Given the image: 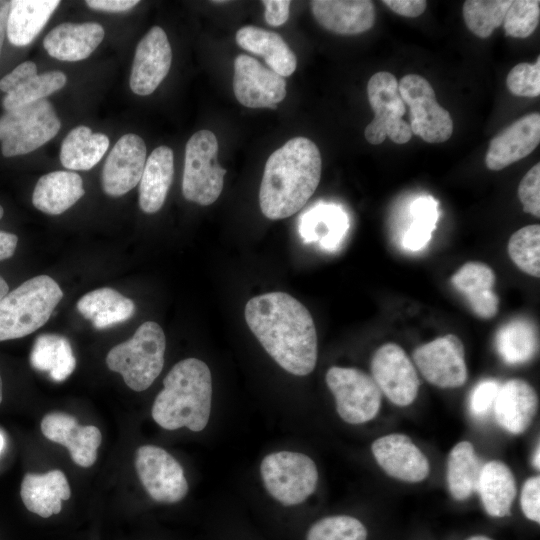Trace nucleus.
Wrapping results in <instances>:
<instances>
[{
    "mask_svg": "<svg viewBox=\"0 0 540 540\" xmlns=\"http://www.w3.org/2000/svg\"><path fill=\"white\" fill-rule=\"evenodd\" d=\"M245 320L266 352L287 372L310 374L317 362L318 340L308 309L285 292H269L251 298Z\"/></svg>",
    "mask_w": 540,
    "mask_h": 540,
    "instance_id": "1",
    "label": "nucleus"
},
{
    "mask_svg": "<svg viewBox=\"0 0 540 540\" xmlns=\"http://www.w3.org/2000/svg\"><path fill=\"white\" fill-rule=\"evenodd\" d=\"M322 160L317 145L295 137L267 159L259 190L263 215L271 220L297 213L314 194L321 178Z\"/></svg>",
    "mask_w": 540,
    "mask_h": 540,
    "instance_id": "2",
    "label": "nucleus"
},
{
    "mask_svg": "<svg viewBox=\"0 0 540 540\" xmlns=\"http://www.w3.org/2000/svg\"><path fill=\"white\" fill-rule=\"evenodd\" d=\"M212 403V376L205 362L186 358L176 363L163 381L151 415L163 429L186 427L202 431L208 424Z\"/></svg>",
    "mask_w": 540,
    "mask_h": 540,
    "instance_id": "3",
    "label": "nucleus"
},
{
    "mask_svg": "<svg viewBox=\"0 0 540 540\" xmlns=\"http://www.w3.org/2000/svg\"><path fill=\"white\" fill-rule=\"evenodd\" d=\"M63 292L48 275L32 277L0 300V341L27 336L42 327Z\"/></svg>",
    "mask_w": 540,
    "mask_h": 540,
    "instance_id": "4",
    "label": "nucleus"
},
{
    "mask_svg": "<svg viewBox=\"0 0 540 540\" xmlns=\"http://www.w3.org/2000/svg\"><path fill=\"white\" fill-rule=\"evenodd\" d=\"M165 334L153 321L141 324L132 338L114 346L107 354L106 364L120 373L126 385L137 392L148 389L164 365Z\"/></svg>",
    "mask_w": 540,
    "mask_h": 540,
    "instance_id": "5",
    "label": "nucleus"
},
{
    "mask_svg": "<svg viewBox=\"0 0 540 540\" xmlns=\"http://www.w3.org/2000/svg\"><path fill=\"white\" fill-rule=\"evenodd\" d=\"M60 128L61 121L46 99L8 110L0 117L2 154L30 153L54 138Z\"/></svg>",
    "mask_w": 540,
    "mask_h": 540,
    "instance_id": "6",
    "label": "nucleus"
},
{
    "mask_svg": "<svg viewBox=\"0 0 540 540\" xmlns=\"http://www.w3.org/2000/svg\"><path fill=\"white\" fill-rule=\"evenodd\" d=\"M226 169L218 163V141L210 130L194 133L186 143L182 193L188 201L207 206L220 196Z\"/></svg>",
    "mask_w": 540,
    "mask_h": 540,
    "instance_id": "7",
    "label": "nucleus"
},
{
    "mask_svg": "<svg viewBox=\"0 0 540 540\" xmlns=\"http://www.w3.org/2000/svg\"><path fill=\"white\" fill-rule=\"evenodd\" d=\"M260 473L267 492L284 506L304 502L318 483L316 464L299 452L278 451L266 455L260 464Z\"/></svg>",
    "mask_w": 540,
    "mask_h": 540,
    "instance_id": "8",
    "label": "nucleus"
},
{
    "mask_svg": "<svg viewBox=\"0 0 540 540\" xmlns=\"http://www.w3.org/2000/svg\"><path fill=\"white\" fill-rule=\"evenodd\" d=\"M367 96L374 118L365 128L366 140L379 145L388 137L396 144L407 143L413 134L409 123L402 119L406 105L396 77L386 71L375 73L367 83Z\"/></svg>",
    "mask_w": 540,
    "mask_h": 540,
    "instance_id": "9",
    "label": "nucleus"
},
{
    "mask_svg": "<svg viewBox=\"0 0 540 540\" xmlns=\"http://www.w3.org/2000/svg\"><path fill=\"white\" fill-rule=\"evenodd\" d=\"M325 379L342 420L363 424L376 417L382 393L372 376L357 368L333 366L328 369Z\"/></svg>",
    "mask_w": 540,
    "mask_h": 540,
    "instance_id": "10",
    "label": "nucleus"
},
{
    "mask_svg": "<svg viewBox=\"0 0 540 540\" xmlns=\"http://www.w3.org/2000/svg\"><path fill=\"white\" fill-rule=\"evenodd\" d=\"M399 83V93L410 109L412 134L427 143H442L453 133L450 113L437 102L431 84L422 76L408 74Z\"/></svg>",
    "mask_w": 540,
    "mask_h": 540,
    "instance_id": "11",
    "label": "nucleus"
},
{
    "mask_svg": "<svg viewBox=\"0 0 540 540\" xmlns=\"http://www.w3.org/2000/svg\"><path fill=\"white\" fill-rule=\"evenodd\" d=\"M135 469L148 495L160 503H176L188 492V482L180 463L166 450L154 445L140 446L135 453Z\"/></svg>",
    "mask_w": 540,
    "mask_h": 540,
    "instance_id": "12",
    "label": "nucleus"
},
{
    "mask_svg": "<svg viewBox=\"0 0 540 540\" xmlns=\"http://www.w3.org/2000/svg\"><path fill=\"white\" fill-rule=\"evenodd\" d=\"M413 359L423 377L437 387L456 388L466 382L464 346L454 334L419 346L413 352Z\"/></svg>",
    "mask_w": 540,
    "mask_h": 540,
    "instance_id": "13",
    "label": "nucleus"
},
{
    "mask_svg": "<svg viewBox=\"0 0 540 540\" xmlns=\"http://www.w3.org/2000/svg\"><path fill=\"white\" fill-rule=\"evenodd\" d=\"M372 378L381 393L397 406H408L417 397L419 378L405 351L395 343L379 347L371 361Z\"/></svg>",
    "mask_w": 540,
    "mask_h": 540,
    "instance_id": "14",
    "label": "nucleus"
},
{
    "mask_svg": "<svg viewBox=\"0 0 540 540\" xmlns=\"http://www.w3.org/2000/svg\"><path fill=\"white\" fill-rule=\"evenodd\" d=\"M233 91L248 108H272L286 97V80L257 59L240 54L234 60Z\"/></svg>",
    "mask_w": 540,
    "mask_h": 540,
    "instance_id": "15",
    "label": "nucleus"
},
{
    "mask_svg": "<svg viewBox=\"0 0 540 540\" xmlns=\"http://www.w3.org/2000/svg\"><path fill=\"white\" fill-rule=\"evenodd\" d=\"M172 62V50L165 31L152 27L138 43L130 74L133 93L146 96L153 93L167 76Z\"/></svg>",
    "mask_w": 540,
    "mask_h": 540,
    "instance_id": "16",
    "label": "nucleus"
},
{
    "mask_svg": "<svg viewBox=\"0 0 540 540\" xmlns=\"http://www.w3.org/2000/svg\"><path fill=\"white\" fill-rule=\"evenodd\" d=\"M146 145L134 133L124 134L106 158L102 171V187L106 194L119 197L140 181L146 163Z\"/></svg>",
    "mask_w": 540,
    "mask_h": 540,
    "instance_id": "17",
    "label": "nucleus"
},
{
    "mask_svg": "<svg viewBox=\"0 0 540 540\" xmlns=\"http://www.w3.org/2000/svg\"><path fill=\"white\" fill-rule=\"evenodd\" d=\"M371 449L378 465L395 479L417 483L429 475L428 459L406 435L382 436L372 443Z\"/></svg>",
    "mask_w": 540,
    "mask_h": 540,
    "instance_id": "18",
    "label": "nucleus"
},
{
    "mask_svg": "<svg viewBox=\"0 0 540 540\" xmlns=\"http://www.w3.org/2000/svg\"><path fill=\"white\" fill-rule=\"evenodd\" d=\"M41 431L50 441L65 446L77 465L86 468L95 463L102 439L96 426H81L72 415L52 412L43 417Z\"/></svg>",
    "mask_w": 540,
    "mask_h": 540,
    "instance_id": "19",
    "label": "nucleus"
},
{
    "mask_svg": "<svg viewBox=\"0 0 540 540\" xmlns=\"http://www.w3.org/2000/svg\"><path fill=\"white\" fill-rule=\"evenodd\" d=\"M540 143V114L525 115L501 132L489 143L486 167L499 171L531 154Z\"/></svg>",
    "mask_w": 540,
    "mask_h": 540,
    "instance_id": "20",
    "label": "nucleus"
},
{
    "mask_svg": "<svg viewBox=\"0 0 540 540\" xmlns=\"http://www.w3.org/2000/svg\"><path fill=\"white\" fill-rule=\"evenodd\" d=\"M310 6L316 21L337 34H360L375 23V6L370 0H313Z\"/></svg>",
    "mask_w": 540,
    "mask_h": 540,
    "instance_id": "21",
    "label": "nucleus"
},
{
    "mask_svg": "<svg viewBox=\"0 0 540 540\" xmlns=\"http://www.w3.org/2000/svg\"><path fill=\"white\" fill-rule=\"evenodd\" d=\"M105 36L96 22H65L54 27L44 38L47 53L60 61H80L88 58Z\"/></svg>",
    "mask_w": 540,
    "mask_h": 540,
    "instance_id": "22",
    "label": "nucleus"
},
{
    "mask_svg": "<svg viewBox=\"0 0 540 540\" xmlns=\"http://www.w3.org/2000/svg\"><path fill=\"white\" fill-rule=\"evenodd\" d=\"M534 388L524 380L512 379L499 387L493 408L498 424L512 434L523 433L537 411Z\"/></svg>",
    "mask_w": 540,
    "mask_h": 540,
    "instance_id": "23",
    "label": "nucleus"
},
{
    "mask_svg": "<svg viewBox=\"0 0 540 540\" xmlns=\"http://www.w3.org/2000/svg\"><path fill=\"white\" fill-rule=\"evenodd\" d=\"M20 496L30 512L48 518L61 511L62 501L70 498L71 490L65 474L51 470L44 474H25Z\"/></svg>",
    "mask_w": 540,
    "mask_h": 540,
    "instance_id": "24",
    "label": "nucleus"
},
{
    "mask_svg": "<svg viewBox=\"0 0 540 540\" xmlns=\"http://www.w3.org/2000/svg\"><path fill=\"white\" fill-rule=\"evenodd\" d=\"M495 280L491 267L482 262L465 263L451 278L454 288L483 319L494 317L498 311L499 300L493 291Z\"/></svg>",
    "mask_w": 540,
    "mask_h": 540,
    "instance_id": "25",
    "label": "nucleus"
},
{
    "mask_svg": "<svg viewBox=\"0 0 540 540\" xmlns=\"http://www.w3.org/2000/svg\"><path fill=\"white\" fill-rule=\"evenodd\" d=\"M85 193L81 176L72 171H53L39 178L33 194L35 208L59 215L72 207Z\"/></svg>",
    "mask_w": 540,
    "mask_h": 540,
    "instance_id": "26",
    "label": "nucleus"
},
{
    "mask_svg": "<svg viewBox=\"0 0 540 540\" xmlns=\"http://www.w3.org/2000/svg\"><path fill=\"white\" fill-rule=\"evenodd\" d=\"M174 175L173 151L168 146L155 148L146 159L139 184V206L148 214L163 206Z\"/></svg>",
    "mask_w": 540,
    "mask_h": 540,
    "instance_id": "27",
    "label": "nucleus"
},
{
    "mask_svg": "<svg viewBox=\"0 0 540 540\" xmlns=\"http://www.w3.org/2000/svg\"><path fill=\"white\" fill-rule=\"evenodd\" d=\"M236 42L242 49L262 56L269 68L282 77H288L296 70L295 53L276 32L244 26L237 31Z\"/></svg>",
    "mask_w": 540,
    "mask_h": 540,
    "instance_id": "28",
    "label": "nucleus"
},
{
    "mask_svg": "<svg viewBox=\"0 0 540 540\" xmlns=\"http://www.w3.org/2000/svg\"><path fill=\"white\" fill-rule=\"evenodd\" d=\"M59 4V0L10 1L6 33L9 42L18 47L30 44Z\"/></svg>",
    "mask_w": 540,
    "mask_h": 540,
    "instance_id": "29",
    "label": "nucleus"
},
{
    "mask_svg": "<svg viewBox=\"0 0 540 540\" xmlns=\"http://www.w3.org/2000/svg\"><path fill=\"white\" fill-rule=\"evenodd\" d=\"M485 511L492 517L510 514L516 496V484L509 467L493 460L482 466L477 490Z\"/></svg>",
    "mask_w": 540,
    "mask_h": 540,
    "instance_id": "30",
    "label": "nucleus"
},
{
    "mask_svg": "<svg viewBox=\"0 0 540 540\" xmlns=\"http://www.w3.org/2000/svg\"><path fill=\"white\" fill-rule=\"evenodd\" d=\"M348 228L347 216L339 207L321 204L301 218L299 231L306 243L318 242L322 249L336 251Z\"/></svg>",
    "mask_w": 540,
    "mask_h": 540,
    "instance_id": "31",
    "label": "nucleus"
},
{
    "mask_svg": "<svg viewBox=\"0 0 540 540\" xmlns=\"http://www.w3.org/2000/svg\"><path fill=\"white\" fill-rule=\"evenodd\" d=\"M77 310L96 329H105L131 318L135 305L115 289L103 287L82 296L77 302Z\"/></svg>",
    "mask_w": 540,
    "mask_h": 540,
    "instance_id": "32",
    "label": "nucleus"
},
{
    "mask_svg": "<svg viewBox=\"0 0 540 540\" xmlns=\"http://www.w3.org/2000/svg\"><path fill=\"white\" fill-rule=\"evenodd\" d=\"M109 144L104 133H93L88 126H77L62 141L61 164L69 170H90L102 159Z\"/></svg>",
    "mask_w": 540,
    "mask_h": 540,
    "instance_id": "33",
    "label": "nucleus"
},
{
    "mask_svg": "<svg viewBox=\"0 0 540 540\" xmlns=\"http://www.w3.org/2000/svg\"><path fill=\"white\" fill-rule=\"evenodd\" d=\"M31 366L49 372L55 382L66 380L76 367V358L67 338L57 334L39 335L30 354Z\"/></svg>",
    "mask_w": 540,
    "mask_h": 540,
    "instance_id": "34",
    "label": "nucleus"
},
{
    "mask_svg": "<svg viewBox=\"0 0 540 540\" xmlns=\"http://www.w3.org/2000/svg\"><path fill=\"white\" fill-rule=\"evenodd\" d=\"M481 469L470 442L461 441L452 448L447 461V483L454 499L465 500L477 490Z\"/></svg>",
    "mask_w": 540,
    "mask_h": 540,
    "instance_id": "35",
    "label": "nucleus"
},
{
    "mask_svg": "<svg viewBox=\"0 0 540 540\" xmlns=\"http://www.w3.org/2000/svg\"><path fill=\"white\" fill-rule=\"evenodd\" d=\"M495 346L503 361L510 365L523 364L537 351V334L526 319H515L503 325L495 337Z\"/></svg>",
    "mask_w": 540,
    "mask_h": 540,
    "instance_id": "36",
    "label": "nucleus"
},
{
    "mask_svg": "<svg viewBox=\"0 0 540 540\" xmlns=\"http://www.w3.org/2000/svg\"><path fill=\"white\" fill-rule=\"evenodd\" d=\"M66 82V75L57 70L32 76L4 96L3 108L8 111L45 99L63 88Z\"/></svg>",
    "mask_w": 540,
    "mask_h": 540,
    "instance_id": "37",
    "label": "nucleus"
},
{
    "mask_svg": "<svg viewBox=\"0 0 540 540\" xmlns=\"http://www.w3.org/2000/svg\"><path fill=\"white\" fill-rule=\"evenodd\" d=\"M511 0H467L463 18L467 28L480 38H488L501 26Z\"/></svg>",
    "mask_w": 540,
    "mask_h": 540,
    "instance_id": "38",
    "label": "nucleus"
},
{
    "mask_svg": "<svg viewBox=\"0 0 540 540\" xmlns=\"http://www.w3.org/2000/svg\"><path fill=\"white\" fill-rule=\"evenodd\" d=\"M508 254L521 271L539 277L540 226L528 225L513 233L508 242Z\"/></svg>",
    "mask_w": 540,
    "mask_h": 540,
    "instance_id": "39",
    "label": "nucleus"
},
{
    "mask_svg": "<svg viewBox=\"0 0 540 540\" xmlns=\"http://www.w3.org/2000/svg\"><path fill=\"white\" fill-rule=\"evenodd\" d=\"M363 523L348 515H334L316 521L307 531L306 540H366Z\"/></svg>",
    "mask_w": 540,
    "mask_h": 540,
    "instance_id": "40",
    "label": "nucleus"
},
{
    "mask_svg": "<svg viewBox=\"0 0 540 540\" xmlns=\"http://www.w3.org/2000/svg\"><path fill=\"white\" fill-rule=\"evenodd\" d=\"M539 18L540 2L538 0L512 1L503 21L506 36L527 38L535 31Z\"/></svg>",
    "mask_w": 540,
    "mask_h": 540,
    "instance_id": "41",
    "label": "nucleus"
},
{
    "mask_svg": "<svg viewBox=\"0 0 540 540\" xmlns=\"http://www.w3.org/2000/svg\"><path fill=\"white\" fill-rule=\"evenodd\" d=\"M506 85L509 91L519 97L540 95V57L533 64L522 62L508 73Z\"/></svg>",
    "mask_w": 540,
    "mask_h": 540,
    "instance_id": "42",
    "label": "nucleus"
},
{
    "mask_svg": "<svg viewBox=\"0 0 540 540\" xmlns=\"http://www.w3.org/2000/svg\"><path fill=\"white\" fill-rule=\"evenodd\" d=\"M518 196L523 210L534 217H540V164H535L522 178Z\"/></svg>",
    "mask_w": 540,
    "mask_h": 540,
    "instance_id": "43",
    "label": "nucleus"
},
{
    "mask_svg": "<svg viewBox=\"0 0 540 540\" xmlns=\"http://www.w3.org/2000/svg\"><path fill=\"white\" fill-rule=\"evenodd\" d=\"M499 387V383L493 379L482 380L474 387L469 399V409L474 417L482 419L487 416L494 405Z\"/></svg>",
    "mask_w": 540,
    "mask_h": 540,
    "instance_id": "44",
    "label": "nucleus"
},
{
    "mask_svg": "<svg viewBox=\"0 0 540 540\" xmlns=\"http://www.w3.org/2000/svg\"><path fill=\"white\" fill-rule=\"evenodd\" d=\"M435 228L436 224L432 222L422 219H413L403 236V247L412 252L422 250L431 240Z\"/></svg>",
    "mask_w": 540,
    "mask_h": 540,
    "instance_id": "45",
    "label": "nucleus"
},
{
    "mask_svg": "<svg viewBox=\"0 0 540 540\" xmlns=\"http://www.w3.org/2000/svg\"><path fill=\"white\" fill-rule=\"evenodd\" d=\"M521 508L524 515L534 521L540 522V478L534 476L526 480L522 487Z\"/></svg>",
    "mask_w": 540,
    "mask_h": 540,
    "instance_id": "46",
    "label": "nucleus"
},
{
    "mask_svg": "<svg viewBox=\"0 0 540 540\" xmlns=\"http://www.w3.org/2000/svg\"><path fill=\"white\" fill-rule=\"evenodd\" d=\"M35 75H37L36 64L32 61H25L1 78L0 90L7 94L17 85Z\"/></svg>",
    "mask_w": 540,
    "mask_h": 540,
    "instance_id": "47",
    "label": "nucleus"
},
{
    "mask_svg": "<svg viewBox=\"0 0 540 540\" xmlns=\"http://www.w3.org/2000/svg\"><path fill=\"white\" fill-rule=\"evenodd\" d=\"M410 214L413 219L436 224L439 218L438 202L431 196H420L411 203Z\"/></svg>",
    "mask_w": 540,
    "mask_h": 540,
    "instance_id": "48",
    "label": "nucleus"
},
{
    "mask_svg": "<svg viewBox=\"0 0 540 540\" xmlns=\"http://www.w3.org/2000/svg\"><path fill=\"white\" fill-rule=\"evenodd\" d=\"M265 7L264 17L266 22L273 27L283 25L289 17V7L291 2L288 0H263Z\"/></svg>",
    "mask_w": 540,
    "mask_h": 540,
    "instance_id": "49",
    "label": "nucleus"
},
{
    "mask_svg": "<svg viewBox=\"0 0 540 540\" xmlns=\"http://www.w3.org/2000/svg\"><path fill=\"white\" fill-rule=\"evenodd\" d=\"M382 3L396 14L410 18L420 16L427 7L424 0H384Z\"/></svg>",
    "mask_w": 540,
    "mask_h": 540,
    "instance_id": "50",
    "label": "nucleus"
},
{
    "mask_svg": "<svg viewBox=\"0 0 540 540\" xmlns=\"http://www.w3.org/2000/svg\"><path fill=\"white\" fill-rule=\"evenodd\" d=\"M88 7L98 11L105 12H124L135 7L138 0H87Z\"/></svg>",
    "mask_w": 540,
    "mask_h": 540,
    "instance_id": "51",
    "label": "nucleus"
},
{
    "mask_svg": "<svg viewBox=\"0 0 540 540\" xmlns=\"http://www.w3.org/2000/svg\"><path fill=\"white\" fill-rule=\"evenodd\" d=\"M18 243L15 234L0 231V261L13 256Z\"/></svg>",
    "mask_w": 540,
    "mask_h": 540,
    "instance_id": "52",
    "label": "nucleus"
},
{
    "mask_svg": "<svg viewBox=\"0 0 540 540\" xmlns=\"http://www.w3.org/2000/svg\"><path fill=\"white\" fill-rule=\"evenodd\" d=\"M10 10V1L0 0V54L7 33V21Z\"/></svg>",
    "mask_w": 540,
    "mask_h": 540,
    "instance_id": "53",
    "label": "nucleus"
},
{
    "mask_svg": "<svg viewBox=\"0 0 540 540\" xmlns=\"http://www.w3.org/2000/svg\"><path fill=\"white\" fill-rule=\"evenodd\" d=\"M9 287L4 278L0 275V300L8 293Z\"/></svg>",
    "mask_w": 540,
    "mask_h": 540,
    "instance_id": "54",
    "label": "nucleus"
},
{
    "mask_svg": "<svg viewBox=\"0 0 540 540\" xmlns=\"http://www.w3.org/2000/svg\"><path fill=\"white\" fill-rule=\"evenodd\" d=\"M533 464L535 466V468L539 469V446L537 447L535 453H534V456H533Z\"/></svg>",
    "mask_w": 540,
    "mask_h": 540,
    "instance_id": "55",
    "label": "nucleus"
},
{
    "mask_svg": "<svg viewBox=\"0 0 540 540\" xmlns=\"http://www.w3.org/2000/svg\"><path fill=\"white\" fill-rule=\"evenodd\" d=\"M467 540H492L486 536H483V535H477V536H472L470 538H468Z\"/></svg>",
    "mask_w": 540,
    "mask_h": 540,
    "instance_id": "56",
    "label": "nucleus"
},
{
    "mask_svg": "<svg viewBox=\"0 0 540 540\" xmlns=\"http://www.w3.org/2000/svg\"><path fill=\"white\" fill-rule=\"evenodd\" d=\"M4 445H5V439H4L3 434L0 432V453L2 452L4 448Z\"/></svg>",
    "mask_w": 540,
    "mask_h": 540,
    "instance_id": "57",
    "label": "nucleus"
},
{
    "mask_svg": "<svg viewBox=\"0 0 540 540\" xmlns=\"http://www.w3.org/2000/svg\"><path fill=\"white\" fill-rule=\"evenodd\" d=\"M2 397H3V385H2V379L0 376V404L2 402Z\"/></svg>",
    "mask_w": 540,
    "mask_h": 540,
    "instance_id": "58",
    "label": "nucleus"
},
{
    "mask_svg": "<svg viewBox=\"0 0 540 540\" xmlns=\"http://www.w3.org/2000/svg\"><path fill=\"white\" fill-rule=\"evenodd\" d=\"M3 215H4V210L2 206L0 205V219L3 217Z\"/></svg>",
    "mask_w": 540,
    "mask_h": 540,
    "instance_id": "59",
    "label": "nucleus"
},
{
    "mask_svg": "<svg viewBox=\"0 0 540 540\" xmlns=\"http://www.w3.org/2000/svg\"><path fill=\"white\" fill-rule=\"evenodd\" d=\"M226 1L220 0V1H212V3H225Z\"/></svg>",
    "mask_w": 540,
    "mask_h": 540,
    "instance_id": "60",
    "label": "nucleus"
}]
</instances>
